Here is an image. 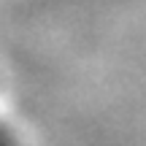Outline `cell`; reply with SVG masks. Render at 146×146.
<instances>
[{"mask_svg": "<svg viewBox=\"0 0 146 146\" xmlns=\"http://www.w3.org/2000/svg\"><path fill=\"white\" fill-rule=\"evenodd\" d=\"M0 146H11V141H8V135H5V133H0Z\"/></svg>", "mask_w": 146, "mask_h": 146, "instance_id": "cell-1", "label": "cell"}]
</instances>
